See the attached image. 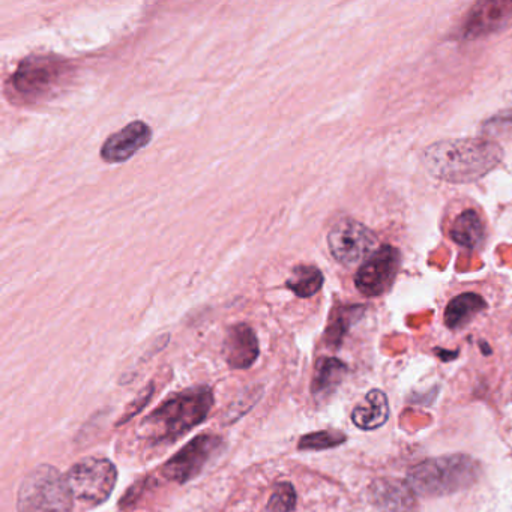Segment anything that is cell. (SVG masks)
Here are the masks:
<instances>
[{
    "label": "cell",
    "mask_w": 512,
    "mask_h": 512,
    "mask_svg": "<svg viewBox=\"0 0 512 512\" xmlns=\"http://www.w3.org/2000/svg\"><path fill=\"white\" fill-rule=\"evenodd\" d=\"M362 311H364V308L355 305V307L337 308V310L332 313L328 329H326V343H328V346H340L344 335L349 331L352 323L361 316Z\"/></svg>",
    "instance_id": "obj_19"
},
{
    "label": "cell",
    "mask_w": 512,
    "mask_h": 512,
    "mask_svg": "<svg viewBox=\"0 0 512 512\" xmlns=\"http://www.w3.org/2000/svg\"><path fill=\"white\" fill-rule=\"evenodd\" d=\"M401 266V253L391 245H383L362 263L356 272L355 284L368 298L383 295L391 289Z\"/></svg>",
    "instance_id": "obj_9"
},
{
    "label": "cell",
    "mask_w": 512,
    "mask_h": 512,
    "mask_svg": "<svg viewBox=\"0 0 512 512\" xmlns=\"http://www.w3.org/2000/svg\"><path fill=\"white\" fill-rule=\"evenodd\" d=\"M346 442V434L337 430H322L316 433L305 434L299 439V451H323L335 448Z\"/></svg>",
    "instance_id": "obj_20"
},
{
    "label": "cell",
    "mask_w": 512,
    "mask_h": 512,
    "mask_svg": "<svg viewBox=\"0 0 512 512\" xmlns=\"http://www.w3.org/2000/svg\"><path fill=\"white\" fill-rule=\"evenodd\" d=\"M65 478L74 499L98 506L112 496L118 482V469L109 458L88 457L74 464Z\"/></svg>",
    "instance_id": "obj_5"
},
{
    "label": "cell",
    "mask_w": 512,
    "mask_h": 512,
    "mask_svg": "<svg viewBox=\"0 0 512 512\" xmlns=\"http://www.w3.org/2000/svg\"><path fill=\"white\" fill-rule=\"evenodd\" d=\"M296 506V490L290 482H278L269 497L266 512H292Z\"/></svg>",
    "instance_id": "obj_21"
},
{
    "label": "cell",
    "mask_w": 512,
    "mask_h": 512,
    "mask_svg": "<svg viewBox=\"0 0 512 512\" xmlns=\"http://www.w3.org/2000/svg\"><path fill=\"white\" fill-rule=\"evenodd\" d=\"M323 281L325 278L322 271L316 266L298 265L293 269L286 286L299 298H311L322 289Z\"/></svg>",
    "instance_id": "obj_18"
},
{
    "label": "cell",
    "mask_w": 512,
    "mask_h": 512,
    "mask_svg": "<svg viewBox=\"0 0 512 512\" xmlns=\"http://www.w3.org/2000/svg\"><path fill=\"white\" fill-rule=\"evenodd\" d=\"M221 446L223 439L215 434L206 433L194 437L161 466V478L176 484H187L200 475L206 463L220 451Z\"/></svg>",
    "instance_id": "obj_8"
},
{
    "label": "cell",
    "mask_w": 512,
    "mask_h": 512,
    "mask_svg": "<svg viewBox=\"0 0 512 512\" xmlns=\"http://www.w3.org/2000/svg\"><path fill=\"white\" fill-rule=\"evenodd\" d=\"M512 23V2H482L470 11L464 23L463 37L467 40L502 31Z\"/></svg>",
    "instance_id": "obj_11"
},
{
    "label": "cell",
    "mask_w": 512,
    "mask_h": 512,
    "mask_svg": "<svg viewBox=\"0 0 512 512\" xmlns=\"http://www.w3.org/2000/svg\"><path fill=\"white\" fill-rule=\"evenodd\" d=\"M68 73L70 65L64 59L34 56L19 65L13 77V86L23 98L37 100L59 88Z\"/></svg>",
    "instance_id": "obj_6"
},
{
    "label": "cell",
    "mask_w": 512,
    "mask_h": 512,
    "mask_svg": "<svg viewBox=\"0 0 512 512\" xmlns=\"http://www.w3.org/2000/svg\"><path fill=\"white\" fill-rule=\"evenodd\" d=\"M328 247L332 257L344 266L367 262L377 247V238L367 226L343 218L328 233Z\"/></svg>",
    "instance_id": "obj_7"
},
{
    "label": "cell",
    "mask_w": 512,
    "mask_h": 512,
    "mask_svg": "<svg viewBox=\"0 0 512 512\" xmlns=\"http://www.w3.org/2000/svg\"><path fill=\"white\" fill-rule=\"evenodd\" d=\"M223 355L233 370H247L253 367L260 355L256 332L245 323L232 326L224 340Z\"/></svg>",
    "instance_id": "obj_12"
},
{
    "label": "cell",
    "mask_w": 512,
    "mask_h": 512,
    "mask_svg": "<svg viewBox=\"0 0 512 512\" xmlns=\"http://www.w3.org/2000/svg\"><path fill=\"white\" fill-rule=\"evenodd\" d=\"M214 406L209 386H194L176 392L152 410L137 428V436L149 445L176 442L208 418Z\"/></svg>",
    "instance_id": "obj_2"
},
{
    "label": "cell",
    "mask_w": 512,
    "mask_h": 512,
    "mask_svg": "<svg viewBox=\"0 0 512 512\" xmlns=\"http://www.w3.org/2000/svg\"><path fill=\"white\" fill-rule=\"evenodd\" d=\"M452 241L461 247L476 250L481 247L485 238V227L481 217L473 209H467L463 214L458 215L452 223L451 232Z\"/></svg>",
    "instance_id": "obj_16"
},
{
    "label": "cell",
    "mask_w": 512,
    "mask_h": 512,
    "mask_svg": "<svg viewBox=\"0 0 512 512\" xmlns=\"http://www.w3.org/2000/svg\"><path fill=\"white\" fill-rule=\"evenodd\" d=\"M503 149L484 139L442 140L424 154L430 175L452 184H469L484 178L499 166Z\"/></svg>",
    "instance_id": "obj_1"
},
{
    "label": "cell",
    "mask_w": 512,
    "mask_h": 512,
    "mask_svg": "<svg viewBox=\"0 0 512 512\" xmlns=\"http://www.w3.org/2000/svg\"><path fill=\"white\" fill-rule=\"evenodd\" d=\"M151 127L143 121H134L112 134L101 148V158L109 164H121L131 160L137 152L151 143Z\"/></svg>",
    "instance_id": "obj_10"
},
{
    "label": "cell",
    "mask_w": 512,
    "mask_h": 512,
    "mask_svg": "<svg viewBox=\"0 0 512 512\" xmlns=\"http://www.w3.org/2000/svg\"><path fill=\"white\" fill-rule=\"evenodd\" d=\"M73 493L67 478L56 467H35L20 482L17 494L19 512H73Z\"/></svg>",
    "instance_id": "obj_4"
},
{
    "label": "cell",
    "mask_w": 512,
    "mask_h": 512,
    "mask_svg": "<svg viewBox=\"0 0 512 512\" xmlns=\"http://www.w3.org/2000/svg\"><path fill=\"white\" fill-rule=\"evenodd\" d=\"M347 365L337 358H320L314 370L311 392L317 400L329 397L343 382Z\"/></svg>",
    "instance_id": "obj_15"
},
{
    "label": "cell",
    "mask_w": 512,
    "mask_h": 512,
    "mask_svg": "<svg viewBox=\"0 0 512 512\" xmlns=\"http://www.w3.org/2000/svg\"><path fill=\"white\" fill-rule=\"evenodd\" d=\"M479 473V464L475 460L455 454L422 461L410 470L407 481L418 496H446L470 487Z\"/></svg>",
    "instance_id": "obj_3"
},
{
    "label": "cell",
    "mask_w": 512,
    "mask_h": 512,
    "mask_svg": "<svg viewBox=\"0 0 512 512\" xmlns=\"http://www.w3.org/2000/svg\"><path fill=\"white\" fill-rule=\"evenodd\" d=\"M152 385H149L148 386V389H146L145 392H143L142 395H140L139 398H137L136 401H134L133 404H131V407L130 409L127 410V412H125V416L124 418H122V421H119L118 424H125V422L127 421H130L131 418H133V416H136L137 413L140 412V410L143 409V407L146 406V403H148L149 400H151V397H152Z\"/></svg>",
    "instance_id": "obj_22"
},
{
    "label": "cell",
    "mask_w": 512,
    "mask_h": 512,
    "mask_svg": "<svg viewBox=\"0 0 512 512\" xmlns=\"http://www.w3.org/2000/svg\"><path fill=\"white\" fill-rule=\"evenodd\" d=\"M371 493L380 512H410L415 503L410 485L397 479H379L371 485Z\"/></svg>",
    "instance_id": "obj_13"
},
{
    "label": "cell",
    "mask_w": 512,
    "mask_h": 512,
    "mask_svg": "<svg viewBox=\"0 0 512 512\" xmlns=\"http://www.w3.org/2000/svg\"><path fill=\"white\" fill-rule=\"evenodd\" d=\"M389 418L388 398L379 389H373L365 397L364 406H358L352 412V421L361 430H376Z\"/></svg>",
    "instance_id": "obj_14"
},
{
    "label": "cell",
    "mask_w": 512,
    "mask_h": 512,
    "mask_svg": "<svg viewBox=\"0 0 512 512\" xmlns=\"http://www.w3.org/2000/svg\"><path fill=\"white\" fill-rule=\"evenodd\" d=\"M487 308V302L476 293H463L449 302L445 310V325L452 331L466 326L476 314Z\"/></svg>",
    "instance_id": "obj_17"
}]
</instances>
